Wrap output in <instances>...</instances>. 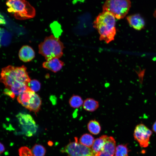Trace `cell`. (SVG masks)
Returning <instances> with one entry per match:
<instances>
[{"label":"cell","instance_id":"83f0119b","mask_svg":"<svg viewBox=\"0 0 156 156\" xmlns=\"http://www.w3.org/2000/svg\"><path fill=\"white\" fill-rule=\"evenodd\" d=\"M152 128L153 131L156 133V120L153 125Z\"/></svg>","mask_w":156,"mask_h":156},{"label":"cell","instance_id":"d6986e66","mask_svg":"<svg viewBox=\"0 0 156 156\" xmlns=\"http://www.w3.org/2000/svg\"><path fill=\"white\" fill-rule=\"evenodd\" d=\"M83 101L81 97L77 95H73L69 100V103L72 108H77L82 106Z\"/></svg>","mask_w":156,"mask_h":156},{"label":"cell","instance_id":"2e32d148","mask_svg":"<svg viewBox=\"0 0 156 156\" xmlns=\"http://www.w3.org/2000/svg\"><path fill=\"white\" fill-rule=\"evenodd\" d=\"M83 109L86 111L93 112L99 107V103L98 101L90 98H87L83 101L82 105Z\"/></svg>","mask_w":156,"mask_h":156},{"label":"cell","instance_id":"5bb4252c","mask_svg":"<svg viewBox=\"0 0 156 156\" xmlns=\"http://www.w3.org/2000/svg\"><path fill=\"white\" fill-rule=\"evenodd\" d=\"M28 88V85L25 83L16 82L9 88H5L10 91L15 97L24 92Z\"/></svg>","mask_w":156,"mask_h":156},{"label":"cell","instance_id":"cb8c5ba5","mask_svg":"<svg viewBox=\"0 0 156 156\" xmlns=\"http://www.w3.org/2000/svg\"><path fill=\"white\" fill-rule=\"evenodd\" d=\"M28 87L32 91L35 92L39 90L41 85L40 82L36 79L31 80L28 84Z\"/></svg>","mask_w":156,"mask_h":156},{"label":"cell","instance_id":"52a82bcc","mask_svg":"<svg viewBox=\"0 0 156 156\" xmlns=\"http://www.w3.org/2000/svg\"><path fill=\"white\" fill-rule=\"evenodd\" d=\"M152 131L143 123L137 125L135 127L133 137L135 140L143 148L148 147L150 138L152 134Z\"/></svg>","mask_w":156,"mask_h":156},{"label":"cell","instance_id":"44dd1931","mask_svg":"<svg viewBox=\"0 0 156 156\" xmlns=\"http://www.w3.org/2000/svg\"><path fill=\"white\" fill-rule=\"evenodd\" d=\"M0 39L1 44L3 46H7L10 43L11 37L8 32L3 28L0 27Z\"/></svg>","mask_w":156,"mask_h":156},{"label":"cell","instance_id":"9c48e42d","mask_svg":"<svg viewBox=\"0 0 156 156\" xmlns=\"http://www.w3.org/2000/svg\"><path fill=\"white\" fill-rule=\"evenodd\" d=\"M105 143L99 156H114L116 148V141L112 136L105 135Z\"/></svg>","mask_w":156,"mask_h":156},{"label":"cell","instance_id":"e0dca14e","mask_svg":"<svg viewBox=\"0 0 156 156\" xmlns=\"http://www.w3.org/2000/svg\"><path fill=\"white\" fill-rule=\"evenodd\" d=\"M105 143L104 135L94 140L92 146V149L95 153L99 155L103 148Z\"/></svg>","mask_w":156,"mask_h":156},{"label":"cell","instance_id":"9a60e30c","mask_svg":"<svg viewBox=\"0 0 156 156\" xmlns=\"http://www.w3.org/2000/svg\"><path fill=\"white\" fill-rule=\"evenodd\" d=\"M35 93L28 87L27 90L18 96L17 100L19 103L27 109L29 101Z\"/></svg>","mask_w":156,"mask_h":156},{"label":"cell","instance_id":"8992f818","mask_svg":"<svg viewBox=\"0 0 156 156\" xmlns=\"http://www.w3.org/2000/svg\"><path fill=\"white\" fill-rule=\"evenodd\" d=\"M68 156H99L92 148L84 146L78 142L77 138L75 141L70 142L61 151Z\"/></svg>","mask_w":156,"mask_h":156},{"label":"cell","instance_id":"4316f807","mask_svg":"<svg viewBox=\"0 0 156 156\" xmlns=\"http://www.w3.org/2000/svg\"><path fill=\"white\" fill-rule=\"evenodd\" d=\"M5 150V148L3 144L0 142V155L3 153Z\"/></svg>","mask_w":156,"mask_h":156},{"label":"cell","instance_id":"8fae6325","mask_svg":"<svg viewBox=\"0 0 156 156\" xmlns=\"http://www.w3.org/2000/svg\"><path fill=\"white\" fill-rule=\"evenodd\" d=\"M18 56L21 61L27 62L31 61L34 58L35 53L31 47L27 45H24L20 50Z\"/></svg>","mask_w":156,"mask_h":156},{"label":"cell","instance_id":"7c38bea8","mask_svg":"<svg viewBox=\"0 0 156 156\" xmlns=\"http://www.w3.org/2000/svg\"><path fill=\"white\" fill-rule=\"evenodd\" d=\"M64 64V62L59 58H54L44 62L42 66L44 68L56 73L62 68Z\"/></svg>","mask_w":156,"mask_h":156},{"label":"cell","instance_id":"30bf717a","mask_svg":"<svg viewBox=\"0 0 156 156\" xmlns=\"http://www.w3.org/2000/svg\"><path fill=\"white\" fill-rule=\"evenodd\" d=\"M127 19L129 25L136 30H140L144 27V20L139 14H135L128 16L127 17Z\"/></svg>","mask_w":156,"mask_h":156},{"label":"cell","instance_id":"7a4b0ae2","mask_svg":"<svg viewBox=\"0 0 156 156\" xmlns=\"http://www.w3.org/2000/svg\"><path fill=\"white\" fill-rule=\"evenodd\" d=\"M24 65L16 67L10 65L2 69L0 81L8 88L16 82H21L28 85L31 81Z\"/></svg>","mask_w":156,"mask_h":156},{"label":"cell","instance_id":"ac0fdd59","mask_svg":"<svg viewBox=\"0 0 156 156\" xmlns=\"http://www.w3.org/2000/svg\"><path fill=\"white\" fill-rule=\"evenodd\" d=\"M87 128L90 133L95 135L99 134L101 129L99 122L95 119L91 120L89 121Z\"/></svg>","mask_w":156,"mask_h":156},{"label":"cell","instance_id":"ffe728a7","mask_svg":"<svg viewBox=\"0 0 156 156\" xmlns=\"http://www.w3.org/2000/svg\"><path fill=\"white\" fill-rule=\"evenodd\" d=\"M94 140V137L90 134L85 133L82 135L79 140V143L86 147L90 148L92 146Z\"/></svg>","mask_w":156,"mask_h":156},{"label":"cell","instance_id":"3957f363","mask_svg":"<svg viewBox=\"0 0 156 156\" xmlns=\"http://www.w3.org/2000/svg\"><path fill=\"white\" fill-rule=\"evenodd\" d=\"M64 44L60 38L53 35L46 37L38 45L39 53L47 61L59 58L63 55Z\"/></svg>","mask_w":156,"mask_h":156},{"label":"cell","instance_id":"277c9868","mask_svg":"<svg viewBox=\"0 0 156 156\" xmlns=\"http://www.w3.org/2000/svg\"><path fill=\"white\" fill-rule=\"evenodd\" d=\"M6 4L8 11L17 19H29L35 15V8L26 0H8Z\"/></svg>","mask_w":156,"mask_h":156},{"label":"cell","instance_id":"5b68a950","mask_svg":"<svg viewBox=\"0 0 156 156\" xmlns=\"http://www.w3.org/2000/svg\"><path fill=\"white\" fill-rule=\"evenodd\" d=\"M131 6L130 0H106L103 5V11L111 13L115 18L120 19L127 14Z\"/></svg>","mask_w":156,"mask_h":156},{"label":"cell","instance_id":"7402d4cb","mask_svg":"<svg viewBox=\"0 0 156 156\" xmlns=\"http://www.w3.org/2000/svg\"><path fill=\"white\" fill-rule=\"evenodd\" d=\"M31 151L33 156H44L46 151L42 145L35 144L32 147Z\"/></svg>","mask_w":156,"mask_h":156},{"label":"cell","instance_id":"603a6c76","mask_svg":"<svg viewBox=\"0 0 156 156\" xmlns=\"http://www.w3.org/2000/svg\"><path fill=\"white\" fill-rule=\"evenodd\" d=\"M129 152L126 145L120 144L116 147L115 156H128Z\"/></svg>","mask_w":156,"mask_h":156},{"label":"cell","instance_id":"4fadbf2b","mask_svg":"<svg viewBox=\"0 0 156 156\" xmlns=\"http://www.w3.org/2000/svg\"><path fill=\"white\" fill-rule=\"evenodd\" d=\"M41 103L40 96L38 94L35 93L29 101L27 109L36 113L40 109Z\"/></svg>","mask_w":156,"mask_h":156},{"label":"cell","instance_id":"484cf974","mask_svg":"<svg viewBox=\"0 0 156 156\" xmlns=\"http://www.w3.org/2000/svg\"><path fill=\"white\" fill-rule=\"evenodd\" d=\"M6 23L4 18L1 13H0V25H5Z\"/></svg>","mask_w":156,"mask_h":156},{"label":"cell","instance_id":"6da1fadb","mask_svg":"<svg viewBox=\"0 0 156 156\" xmlns=\"http://www.w3.org/2000/svg\"><path fill=\"white\" fill-rule=\"evenodd\" d=\"M94 24L99 33L100 40L108 43L114 40L116 33V20L111 13L103 11L98 16Z\"/></svg>","mask_w":156,"mask_h":156},{"label":"cell","instance_id":"d4e9b609","mask_svg":"<svg viewBox=\"0 0 156 156\" xmlns=\"http://www.w3.org/2000/svg\"><path fill=\"white\" fill-rule=\"evenodd\" d=\"M18 153L20 156H33L31 150L25 146L21 147L19 149Z\"/></svg>","mask_w":156,"mask_h":156},{"label":"cell","instance_id":"f1b7e54d","mask_svg":"<svg viewBox=\"0 0 156 156\" xmlns=\"http://www.w3.org/2000/svg\"><path fill=\"white\" fill-rule=\"evenodd\" d=\"M1 39H0V47H1Z\"/></svg>","mask_w":156,"mask_h":156},{"label":"cell","instance_id":"ba28073f","mask_svg":"<svg viewBox=\"0 0 156 156\" xmlns=\"http://www.w3.org/2000/svg\"><path fill=\"white\" fill-rule=\"evenodd\" d=\"M18 118L20 123L23 126L25 134L30 136L35 133L36 130L35 122L31 116L28 114L20 113Z\"/></svg>","mask_w":156,"mask_h":156}]
</instances>
